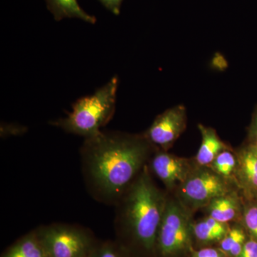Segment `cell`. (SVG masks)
<instances>
[{"label":"cell","instance_id":"1","mask_svg":"<svg viewBox=\"0 0 257 257\" xmlns=\"http://www.w3.org/2000/svg\"><path fill=\"white\" fill-rule=\"evenodd\" d=\"M156 150L143 134L101 131L85 139L81 157L89 192L99 202L116 205Z\"/></svg>","mask_w":257,"mask_h":257},{"label":"cell","instance_id":"2","mask_svg":"<svg viewBox=\"0 0 257 257\" xmlns=\"http://www.w3.org/2000/svg\"><path fill=\"white\" fill-rule=\"evenodd\" d=\"M147 165L116 204L117 240L136 257H155L168 194L157 187Z\"/></svg>","mask_w":257,"mask_h":257},{"label":"cell","instance_id":"3","mask_svg":"<svg viewBox=\"0 0 257 257\" xmlns=\"http://www.w3.org/2000/svg\"><path fill=\"white\" fill-rule=\"evenodd\" d=\"M118 84L119 79L114 76L92 95L76 101L67 117L50 124L85 139L99 135L114 114Z\"/></svg>","mask_w":257,"mask_h":257},{"label":"cell","instance_id":"4","mask_svg":"<svg viewBox=\"0 0 257 257\" xmlns=\"http://www.w3.org/2000/svg\"><path fill=\"white\" fill-rule=\"evenodd\" d=\"M193 214L168 194L157 235L155 257H189L194 248Z\"/></svg>","mask_w":257,"mask_h":257},{"label":"cell","instance_id":"5","mask_svg":"<svg viewBox=\"0 0 257 257\" xmlns=\"http://www.w3.org/2000/svg\"><path fill=\"white\" fill-rule=\"evenodd\" d=\"M238 189L233 182L216 174L208 167H196L184 183L175 191V196L192 214L216 198Z\"/></svg>","mask_w":257,"mask_h":257},{"label":"cell","instance_id":"6","mask_svg":"<svg viewBox=\"0 0 257 257\" xmlns=\"http://www.w3.org/2000/svg\"><path fill=\"white\" fill-rule=\"evenodd\" d=\"M36 231L49 257H89L98 241L89 230L76 225L52 224Z\"/></svg>","mask_w":257,"mask_h":257},{"label":"cell","instance_id":"7","mask_svg":"<svg viewBox=\"0 0 257 257\" xmlns=\"http://www.w3.org/2000/svg\"><path fill=\"white\" fill-rule=\"evenodd\" d=\"M187 125V109L179 104L158 115L143 135L157 150L168 152L185 131Z\"/></svg>","mask_w":257,"mask_h":257},{"label":"cell","instance_id":"8","mask_svg":"<svg viewBox=\"0 0 257 257\" xmlns=\"http://www.w3.org/2000/svg\"><path fill=\"white\" fill-rule=\"evenodd\" d=\"M148 165L169 192H175L197 167L194 158L178 157L162 150L154 152Z\"/></svg>","mask_w":257,"mask_h":257},{"label":"cell","instance_id":"9","mask_svg":"<svg viewBox=\"0 0 257 257\" xmlns=\"http://www.w3.org/2000/svg\"><path fill=\"white\" fill-rule=\"evenodd\" d=\"M236 152L235 184L244 199H257V148L243 144Z\"/></svg>","mask_w":257,"mask_h":257},{"label":"cell","instance_id":"10","mask_svg":"<svg viewBox=\"0 0 257 257\" xmlns=\"http://www.w3.org/2000/svg\"><path fill=\"white\" fill-rule=\"evenodd\" d=\"M243 198L238 189L213 199L202 211L219 222L229 224L241 222L243 209Z\"/></svg>","mask_w":257,"mask_h":257},{"label":"cell","instance_id":"11","mask_svg":"<svg viewBox=\"0 0 257 257\" xmlns=\"http://www.w3.org/2000/svg\"><path fill=\"white\" fill-rule=\"evenodd\" d=\"M230 226L231 225L229 224L219 222L207 216L199 220L193 221V242L197 243L202 247L217 245L228 232Z\"/></svg>","mask_w":257,"mask_h":257},{"label":"cell","instance_id":"12","mask_svg":"<svg viewBox=\"0 0 257 257\" xmlns=\"http://www.w3.org/2000/svg\"><path fill=\"white\" fill-rule=\"evenodd\" d=\"M202 135V143L197 155L194 157L198 167H209L221 152L231 147L221 140L214 128L205 125L198 124Z\"/></svg>","mask_w":257,"mask_h":257},{"label":"cell","instance_id":"13","mask_svg":"<svg viewBox=\"0 0 257 257\" xmlns=\"http://www.w3.org/2000/svg\"><path fill=\"white\" fill-rule=\"evenodd\" d=\"M1 257H49L36 229L24 235L3 253Z\"/></svg>","mask_w":257,"mask_h":257},{"label":"cell","instance_id":"14","mask_svg":"<svg viewBox=\"0 0 257 257\" xmlns=\"http://www.w3.org/2000/svg\"><path fill=\"white\" fill-rule=\"evenodd\" d=\"M47 9L56 21L65 18H76L89 24H95V17L87 14L79 6L77 0H45Z\"/></svg>","mask_w":257,"mask_h":257},{"label":"cell","instance_id":"15","mask_svg":"<svg viewBox=\"0 0 257 257\" xmlns=\"http://www.w3.org/2000/svg\"><path fill=\"white\" fill-rule=\"evenodd\" d=\"M248 233L241 222L234 223L217 247L228 257H237L242 251L248 238Z\"/></svg>","mask_w":257,"mask_h":257},{"label":"cell","instance_id":"16","mask_svg":"<svg viewBox=\"0 0 257 257\" xmlns=\"http://www.w3.org/2000/svg\"><path fill=\"white\" fill-rule=\"evenodd\" d=\"M208 167L218 175L235 184V175L237 167L235 150L231 148L221 152Z\"/></svg>","mask_w":257,"mask_h":257},{"label":"cell","instance_id":"17","mask_svg":"<svg viewBox=\"0 0 257 257\" xmlns=\"http://www.w3.org/2000/svg\"><path fill=\"white\" fill-rule=\"evenodd\" d=\"M89 257H136L118 241H97Z\"/></svg>","mask_w":257,"mask_h":257},{"label":"cell","instance_id":"18","mask_svg":"<svg viewBox=\"0 0 257 257\" xmlns=\"http://www.w3.org/2000/svg\"><path fill=\"white\" fill-rule=\"evenodd\" d=\"M241 224L250 237L257 241V199H243Z\"/></svg>","mask_w":257,"mask_h":257},{"label":"cell","instance_id":"19","mask_svg":"<svg viewBox=\"0 0 257 257\" xmlns=\"http://www.w3.org/2000/svg\"><path fill=\"white\" fill-rule=\"evenodd\" d=\"M246 143L257 148V106L253 111L251 123L248 126Z\"/></svg>","mask_w":257,"mask_h":257},{"label":"cell","instance_id":"20","mask_svg":"<svg viewBox=\"0 0 257 257\" xmlns=\"http://www.w3.org/2000/svg\"><path fill=\"white\" fill-rule=\"evenodd\" d=\"M237 257H257V241L248 236L242 251Z\"/></svg>","mask_w":257,"mask_h":257},{"label":"cell","instance_id":"21","mask_svg":"<svg viewBox=\"0 0 257 257\" xmlns=\"http://www.w3.org/2000/svg\"><path fill=\"white\" fill-rule=\"evenodd\" d=\"M104 8L115 15H119L123 0H98Z\"/></svg>","mask_w":257,"mask_h":257},{"label":"cell","instance_id":"22","mask_svg":"<svg viewBox=\"0 0 257 257\" xmlns=\"http://www.w3.org/2000/svg\"><path fill=\"white\" fill-rule=\"evenodd\" d=\"M212 64L213 65H214V67H215L216 69H219V70H221L222 68H226V60H225L224 57L221 55L216 56V57L213 59Z\"/></svg>","mask_w":257,"mask_h":257},{"label":"cell","instance_id":"23","mask_svg":"<svg viewBox=\"0 0 257 257\" xmlns=\"http://www.w3.org/2000/svg\"><path fill=\"white\" fill-rule=\"evenodd\" d=\"M216 257H228V256H226V255L225 254V253H222V254L219 255V256H218Z\"/></svg>","mask_w":257,"mask_h":257}]
</instances>
